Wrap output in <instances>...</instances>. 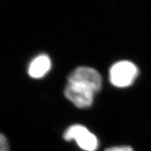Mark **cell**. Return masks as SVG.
<instances>
[{
  "instance_id": "5",
  "label": "cell",
  "mask_w": 151,
  "mask_h": 151,
  "mask_svg": "<svg viewBox=\"0 0 151 151\" xmlns=\"http://www.w3.org/2000/svg\"><path fill=\"white\" fill-rule=\"evenodd\" d=\"M51 60L45 54L40 55L30 62L28 67V73L32 78H41L50 71Z\"/></svg>"
},
{
  "instance_id": "2",
  "label": "cell",
  "mask_w": 151,
  "mask_h": 151,
  "mask_svg": "<svg viewBox=\"0 0 151 151\" xmlns=\"http://www.w3.org/2000/svg\"><path fill=\"white\" fill-rule=\"evenodd\" d=\"M139 69L134 63L128 60L116 62L109 70V81L117 88H127L134 83L139 76Z\"/></svg>"
},
{
  "instance_id": "7",
  "label": "cell",
  "mask_w": 151,
  "mask_h": 151,
  "mask_svg": "<svg viewBox=\"0 0 151 151\" xmlns=\"http://www.w3.org/2000/svg\"><path fill=\"white\" fill-rule=\"evenodd\" d=\"M104 151H134V149L129 146H120L111 147Z\"/></svg>"
},
{
  "instance_id": "4",
  "label": "cell",
  "mask_w": 151,
  "mask_h": 151,
  "mask_svg": "<svg viewBox=\"0 0 151 151\" xmlns=\"http://www.w3.org/2000/svg\"><path fill=\"white\" fill-rule=\"evenodd\" d=\"M65 95L76 106L80 109L91 106L94 97V94L83 91L69 84H67L65 87Z\"/></svg>"
},
{
  "instance_id": "3",
  "label": "cell",
  "mask_w": 151,
  "mask_h": 151,
  "mask_svg": "<svg viewBox=\"0 0 151 151\" xmlns=\"http://www.w3.org/2000/svg\"><path fill=\"white\" fill-rule=\"evenodd\" d=\"M66 141L73 140L86 151H96L99 146L97 138L81 124H73L67 129L63 135Z\"/></svg>"
},
{
  "instance_id": "6",
  "label": "cell",
  "mask_w": 151,
  "mask_h": 151,
  "mask_svg": "<svg viewBox=\"0 0 151 151\" xmlns=\"http://www.w3.org/2000/svg\"><path fill=\"white\" fill-rule=\"evenodd\" d=\"M9 146L6 138L0 133V151H9Z\"/></svg>"
},
{
  "instance_id": "1",
  "label": "cell",
  "mask_w": 151,
  "mask_h": 151,
  "mask_svg": "<svg viewBox=\"0 0 151 151\" xmlns=\"http://www.w3.org/2000/svg\"><path fill=\"white\" fill-rule=\"evenodd\" d=\"M67 83L83 91L95 94L101 90L102 78L93 68L81 67L69 76Z\"/></svg>"
}]
</instances>
